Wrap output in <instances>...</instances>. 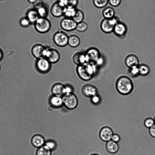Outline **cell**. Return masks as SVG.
Instances as JSON below:
<instances>
[{
	"label": "cell",
	"mask_w": 155,
	"mask_h": 155,
	"mask_svg": "<svg viewBox=\"0 0 155 155\" xmlns=\"http://www.w3.org/2000/svg\"><path fill=\"white\" fill-rule=\"evenodd\" d=\"M115 86L117 91L120 94L128 95L133 91L134 86L132 80L128 76H122L117 80Z\"/></svg>",
	"instance_id": "1"
},
{
	"label": "cell",
	"mask_w": 155,
	"mask_h": 155,
	"mask_svg": "<svg viewBox=\"0 0 155 155\" xmlns=\"http://www.w3.org/2000/svg\"><path fill=\"white\" fill-rule=\"evenodd\" d=\"M96 65L95 64L87 62L77 65L76 69L77 74L82 80L89 81L95 74Z\"/></svg>",
	"instance_id": "2"
},
{
	"label": "cell",
	"mask_w": 155,
	"mask_h": 155,
	"mask_svg": "<svg viewBox=\"0 0 155 155\" xmlns=\"http://www.w3.org/2000/svg\"><path fill=\"white\" fill-rule=\"evenodd\" d=\"M120 20L118 17L115 16L110 18H104L100 23V28L104 33H110L113 32L115 25Z\"/></svg>",
	"instance_id": "3"
},
{
	"label": "cell",
	"mask_w": 155,
	"mask_h": 155,
	"mask_svg": "<svg viewBox=\"0 0 155 155\" xmlns=\"http://www.w3.org/2000/svg\"><path fill=\"white\" fill-rule=\"evenodd\" d=\"M36 30L38 33L44 34L48 32L51 27V23L47 18L39 17L34 23Z\"/></svg>",
	"instance_id": "4"
},
{
	"label": "cell",
	"mask_w": 155,
	"mask_h": 155,
	"mask_svg": "<svg viewBox=\"0 0 155 155\" xmlns=\"http://www.w3.org/2000/svg\"><path fill=\"white\" fill-rule=\"evenodd\" d=\"M69 36L64 31L59 30L54 33L53 37L54 43L59 47H64L68 45Z\"/></svg>",
	"instance_id": "5"
},
{
	"label": "cell",
	"mask_w": 155,
	"mask_h": 155,
	"mask_svg": "<svg viewBox=\"0 0 155 155\" xmlns=\"http://www.w3.org/2000/svg\"><path fill=\"white\" fill-rule=\"evenodd\" d=\"M63 105L69 109L75 108L78 104L77 97L74 93L65 94L62 97Z\"/></svg>",
	"instance_id": "6"
},
{
	"label": "cell",
	"mask_w": 155,
	"mask_h": 155,
	"mask_svg": "<svg viewBox=\"0 0 155 155\" xmlns=\"http://www.w3.org/2000/svg\"><path fill=\"white\" fill-rule=\"evenodd\" d=\"M37 71L40 73L45 74L49 72L51 68V64L44 57L37 59L35 63Z\"/></svg>",
	"instance_id": "7"
},
{
	"label": "cell",
	"mask_w": 155,
	"mask_h": 155,
	"mask_svg": "<svg viewBox=\"0 0 155 155\" xmlns=\"http://www.w3.org/2000/svg\"><path fill=\"white\" fill-rule=\"evenodd\" d=\"M84 53L87 63L95 64L97 61L101 57L99 50L94 47L88 48Z\"/></svg>",
	"instance_id": "8"
},
{
	"label": "cell",
	"mask_w": 155,
	"mask_h": 155,
	"mask_svg": "<svg viewBox=\"0 0 155 155\" xmlns=\"http://www.w3.org/2000/svg\"><path fill=\"white\" fill-rule=\"evenodd\" d=\"M44 57L51 64H54L59 61L60 55L58 51L56 49L53 48H46Z\"/></svg>",
	"instance_id": "9"
},
{
	"label": "cell",
	"mask_w": 155,
	"mask_h": 155,
	"mask_svg": "<svg viewBox=\"0 0 155 155\" xmlns=\"http://www.w3.org/2000/svg\"><path fill=\"white\" fill-rule=\"evenodd\" d=\"M77 23L72 18L64 17L61 20L60 25L64 31H71L76 29Z\"/></svg>",
	"instance_id": "10"
},
{
	"label": "cell",
	"mask_w": 155,
	"mask_h": 155,
	"mask_svg": "<svg viewBox=\"0 0 155 155\" xmlns=\"http://www.w3.org/2000/svg\"><path fill=\"white\" fill-rule=\"evenodd\" d=\"M128 30L127 26L124 22L119 21L115 25L113 32L117 36L122 38L126 35Z\"/></svg>",
	"instance_id": "11"
},
{
	"label": "cell",
	"mask_w": 155,
	"mask_h": 155,
	"mask_svg": "<svg viewBox=\"0 0 155 155\" xmlns=\"http://www.w3.org/2000/svg\"><path fill=\"white\" fill-rule=\"evenodd\" d=\"M81 91L84 96L90 98L97 94L98 93L97 88L91 83H87L84 85L81 88Z\"/></svg>",
	"instance_id": "12"
},
{
	"label": "cell",
	"mask_w": 155,
	"mask_h": 155,
	"mask_svg": "<svg viewBox=\"0 0 155 155\" xmlns=\"http://www.w3.org/2000/svg\"><path fill=\"white\" fill-rule=\"evenodd\" d=\"M113 134V131L111 128L107 126H105L100 130L99 136L102 141L106 142L111 140Z\"/></svg>",
	"instance_id": "13"
},
{
	"label": "cell",
	"mask_w": 155,
	"mask_h": 155,
	"mask_svg": "<svg viewBox=\"0 0 155 155\" xmlns=\"http://www.w3.org/2000/svg\"><path fill=\"white\" fill-rule=\"evenodd\" d=\"M46 48L42 44H36L31 48V53L37 59L44 58Z\"/></svg>",
	"instance_id": "14"
},
{
	"label": "cell",
	"mask_w": 155,
	"mask_h": 155,
	"mask_svg": "<svg viewBox=\"0 0 155 155\" xmlns=\"http://www.w3.org/2000/svg\"><path fill=\"white\" fill-rule=\"evenodd\" d=\"M65 84L60 82L54 84L51 88V91L52 95L62 97L64 94Z\"/></svg>",
	"instance_id": "15"
},
{
	"label": "cell",
	"mask_w": 155,
	"mask_h": 155,
	"mask_svg": "<svg viewBox=\"0 0 155 155\" xmlns=\"http://www.w3.org/2000/svg\"><path fill=\"white\" fill-rule=\"evenodd\" d=\"M64 8L56 1L51 5L50 8V12L53 16L59 18L63 16Z\"/></svg>",
	"instance_id": "16"
},
{
	"label": "cell",
	"mask_w": 155,
	"mask_h": 155,
	"mask_svg": "<svg viewBox=\"0 0 155 155\" xmlns=\"http://www.w3.org/2000/svg\"><path fill=\"white\" fill-rule=\"evenodd\" d=\"M31 143L33 147L38 148L44 145L45 142L44 137L42 136L36 134L33 135L31 137Z\"/></svg>",
	"instance_id": "17"
},
{
	"label": "cell",
	"mask_w": 155,
	"mask_h": 155,
	"mask_svg": "<svg viewBox=\"0 0 155 155\" xmlns=\"http://www.w3.org/2000/svg\"><path fill=\"white\" fill-rule=\"evenodd\" d=\"M125 64L127 67L130 68L139 64V60L137 56L133 54L127 55L124 60Z\"/></svg>",
	"instance_id": "18"
},
{
	"label": "cell",
	"mask_w": 155,
	"mask_h": 155,
	"mask_svg": "<svg viewBox=\"0 0 155 155\" xmlns=\"http://www.w3.org/2000/svg\"><path fill=\"white\" fill-rule=\"evenodd\" d=\"M73 62L77 65L86 63L84 52L79 51L75 53L72 57Z\"/></svg>",
	"instance_id": "19"
},
{
	"label": "cell",
	"mask_w": 155,
	"mask_h": 155,
	"mask_svg": "<svg viewBox=\"0 0 155 155\" xmlns=\"http://www.w3.org/2000/svg\"><path fill=\"white\" fill-rule=\"evenodd\" d=\"M105 147L107 151L111 154L117 153L119 150V146L118 143L112 140L106 142Z\"/></svg>",
	"instance_id": "20"
},
{
	"label": "cell",
	"mask_w": 155,
	"mask_h": 155,
	"mask_svg": "<svg viewBox=\"0 0 155 155\" xmlns=\"http://www.w3.org/2000/svg\"><path fill=\"white\" fill-rule=\"evenodd\" d=\"M104 18H110L115 16V10L112 6H106L104 8L102 12Z\"/></svg>",
	"instance_id": "21"
},
{
	"label": "cell",
	"mask_w": 155,
	"mask_h": 155,
	"mask_svg": "<svg viewBox=\"0 0 155 155\" xmlns=\"http://www.w3.org/2000/svg\"><path fill=\"white\" fill-rule=\"evenodd\" d=\"M80 43V39L79 37L74 34L69 35L68 45L72 48L78 47Z\"/></svg>",
	"instance_id": "22"
},
{
	"label": "cell",
	"mask_w": 155,
	"mask_h": 155,
	"mask_svg": "<svg viewBox=\"0 0 155 155\" xmlns=\"http://www.w3.org/2000/svg\"><path fill=\"white\" fill-rule=\"evenodd\" d=\"M27 18L31 24H34L39 18L37 10L34 8L29 10L27 13Z\"/></svg>",
	"instance_id": "23"
},
{
	"label": "cell",
	"mask_w": 155,
	"mask_h": 155,
	"mask_svg": "<svg viewBox=\"0 0 155 155\" xmlns=\"http://www.w3.org/2000/svg\"><path fill=\"white\" fill-rule=\"evenodd\" d=\"M49 102L52 106L58 108L63 105V102L61 97L52 95L50 98Z\"/></svg>",
	"instance_id": "24"
},
{
	"label": "cell",
	"mask_w": 155,
	"mask_h": 155,
	"mask_svg": "<svg viewBox=\"0 0 155 155\" xmlns=\"http://www.w3.org/2000/svg\"><path fill=\"white\" fill-rule=\"evenodd\" d=\"M139 75L145 76L148 75L150 73V69L149 66L145 64H139L138 66Z\"/></svg>",
	"instance_id": "25"
},
{
	"label": "cell",
	"mask_w": 155,
	"mask_h": 155,
	"mask_svg": "<svg viewBox=\"0 0 155 155\" xmlns=\"http://www.w3.org/2000/svg\"><path fill=\"white\" fill-rule=\"evenodd\" d=\"M51 150L45 145L38 148L36 155H51Z\"/></svg>",
	"instance_id": "26"
},
{
	"label": "cell",
	"mask_w": 155,
	"mask_h": 155,
	"mask_svg": "<svg viewBox=\"0 0 155 155\" xmlns=\"http://www.w3.org/2000/svg\"><path fill=\"white\" fill-rule=\"evenodd\" d=\"M84 18V14L81 9L76 8L74 15L72 19L77 23L83 21Z\"/></svg>",
	"instance_id": "27"
},
{
	"label": "cell",
	"mask_w": 155,
	"mask_h": 155,
	"mask_svg": "<svg viewBox=\"0 0 155 155\" xmlns=\"http://www.w3.org/2000/svg\"><path fill=\"white\" fill-rule=\"evenodd\" d=\"M37 10L39 17L47 18L48 14L49 9L48 5L45 3Z\"/></svg>",
	"instance_id": "28"
},
{
	"label": "cell",
	"mask_w": 155,
	"mask_h": 155,
	"mask_svg": "<svg viewBox=\"0 0 155 155\" xmlns=\"http://www.w3.org/2000/svg\"><path fill=\"white\" fill-rule=\"evenodd\" d=\"M76 8L67 6L64 9L63 16L64 17L72 18L75 13Z\"/></svg>",
	"instance_id": "29"
},
{
	"label": "cell",
	"mask_w": 155,
	"mask_h": 155,
	"mask_svg": "<svg viewBox=\"0 0 155 155\" xmlns=\"http://www.w3.org/2000/svg\"><path fill=\"white\" fill-rule=\"evenodd\" d=\"M138 66L129 68L127 71V74L129 77L135 78L139 75Z\"/></svg>",
	"instance_id": "30"
},
{
	"label": "cell",
	"mask_w": 155,
	"mask_h": 155,
	"mask_svg": "<svg viewBox=\"0 0 155 155\" xmlns=\"http://www.w3.org/2000/svg\"><path fill=\"white\" fill-rule=\"evenodd\" d=\"M93 3L96 8H101L106 6L108 3V0H93Z\"/></svg>",
	"instance_id": "31"
},
{
	"label": "cell",
	"mask_w": 155,
	"mask_h": 155,
	"mask_svg": "<svg viewBox=\"0 0 155 155\" xmlns=\"http://www.w3.org/2000/svg\"><path fill=\"white\" fill-rule=\"evenodd\" d=\"M87 23L83 21L77 23L76 29L80 32H83L86 31L88 28Z\"/></svg>",
	"instance_id": "32"
},
{
	"label": "cell",
	"mask_w": 155,
	"mask_h": 155,
	"mask_svg": "<svg viewBox=\"0 0 155 155\" xmlns=\"http://www.w3.org/2000/svg\"><path fill=\"white\" fill-rule=\"evenodd\" d=\"M91 98V101L92 104L95 105H98L102 101V98L100 95L97 94Z\"/></svg>",
	"instance_id": "33"
},
{
	"label": "cell",
	"mask_w": 155,
	"mask_h": 155,
	"mask_svg": "<svg viewBox=\"0 0 155 155\" xmlns=\"http://www.w3.org/2000/svg\"><path fill=\"white\" fill-rule=\"evenodd\" d=\"M143 124L146 127L149 129L155 124V123L153 118L148 117L145 119Z\"/></svg>",
	"instance_id": "34"
},
{
	"label": "cell",
	"mask_w": 155,
	"mask_h": 155,
	"mask_svg": "<svg viewBox=\"0 0 155 155\" xmlns=\"http://www.w3.org/2000/svg\"><path fill=\"white\" fill-rule=\"evenodd\" d=\"M67 7L76 8L78 4L79 0H65Z\"/></svg>",
	"instance_id": "35"
},
{
	"label": "cell",
	"mask_w": 155,
	"mask_h": 155,
	"mask_svg": "<svg viewBox=\"0 0 155 155\" xmlns=\"http://www.w3.org/2000/svg\"><path fill=\"white\" fill-rule=\"evenodd\" d=\"M45 145L47 146L51 151L54 149L56 146L55 142L51 140H48L45 142Z\"/></svg>",
	"instance_id": "36"
},
{
	"label": "cell",
	"mask_w": 155,
	"mask_h": 155,
	"mask_svg": "<svg viewBox=\"0 0 155 155\" xmlns=\"http://www.w3.org/2000/svg\"><path fill=\"white\" fill-rule=\"evenodd\" d=\"M20 23L21 25L24 27H28L31 24L27 17L22 18L21 19Z\"/></svg>",
	"instance_id": "37"
},
{
	"label": "cell",
	"mask_w": 155,
	"mask_h": 155,
	"mask_svg": "<svg viewBox=\"0 0 155 155\" xmlns=\"http://www.w3.org/2000/svg\"><path fill=\"white\" fill-rule=\"evenodd\" d=\"M74 89L73 87L69 84H65V94L73 93Z\"/></svg>",
	"instance_id": "38"
},
{
	"label": "cell",
	"mask_w": 155,
	"mask_h": 155,
	"mask_svg": "<svg viewBox=\"0 0 155 155\" xmlns=\"http://www.w3.org/2000/svg\"><path fill=\"white\" fill-rule=\"evenodd\" d=\"M44 4L42 0H36L33 3V5L34 8L37 10L42 7Z\"/></svg>",
	"instance_id": "39"
},
{
	"label": "cell",
	"mask_w": 155,
	"mask_h": 155,
	"mask_svg": "<svg viewBox=\"0 0 155 155\" xmlns=\"http://www.w3.org/2000/svg\"><path fill=\"white\" fill-rule=\"evenodd\" d=\"M121 0H108V3L113 7L118 6L121 3Z\"/></svg>",
	"instance_id": "40"
},
{
	"label": "cell",
	"mask_w": 155,
	"mask_h": 155,
	"mask_svg": "<svg viewBox=\"0 0 155 155\" xmlns=\"http://www.w3.org/2000/svg\"><path fill=\"white\" fill-rule=\"evenodd\" d=\"M120 137L119 135L115 133L113 134L111 138V140L113 141L118 143L120 140Z\"/></svg>",
	"instance_id": "41"
},
{
	"label": "cell",
	"mask_w": 155,
	"mask_h": 155,
	"mask_svg": "<svg viewBox=\"0 0 155 155\" xmlns=\"http://www.w3.org/2000/svg\"><path fill=\"white\" fill-rule=\"evenodd\" d=\"M149 133L150 136L155 138V124L149 129Z\"/></svg>",
	"instance_id": "42"
},
{
	"label": "cell",
	"mask_w": 155,
	"mask_h": 155,
	"mask_svg": "<svg viewBox=\"0 0 155 155\" xmlns=\"http://www.w3.org/2000/svg\"><path fill=\"white\" fill-rule=\"evenodd\" d=\"M3 56V52L2 49L0 48V61H1L2 59Z\"/></svg>",
	"instance_id": "43"
},
{
	"label": "cell",
	"mask_w": 155,
	"mask_h": 155,
	"mask_svg": "<svg viewBox=\"0 0 155 155\" xmlns=\"http://www.w3.org/2000/svg\"><path fill=\"white\" fill-rule=\"evenodd\" d=\"M36 0H28V1L30 3H34Z\"/></svg>",
	"instance_id": "44"
},
{
	"label": "cell",
	"mask_w": 155,
	"mask_h": 155,
	"mask_svg": "<svg viewBox=\"0 0 155 155\" xmlns=\"http://www.w3.org/2000/svg\"><path fill=\"white\" fill-rule=\"evenodd\" d=\"M91 155H100L98 154H96V153H94V154H91Z\"/></svg>",
	"instance_id": "45"
},
{
	"label": "cell",
	"mask_w": 155,
	"mask_h": 155,
	"mask_svg": "<svg viewBox=\"0 0 155 155\" xmlns=\"http://www.w3.org/2000/svg\"><path fill=\"white\" fill-rule=\"evenodd\" d=\"M153 119V120H154V123H155V115L154 116Z\"/></svg>",
	"instance_id": "46"
},
{
	"label": "cell",
	"mask_w": 155,
	"mask_h": 155,
	"mask_svg": "<svg viewBox=\"0 0 155 155\" xmlns=\"http://www.w3.org/2000/svg\"></svg>",
	"instance_id": "47"
}]
</instances>
